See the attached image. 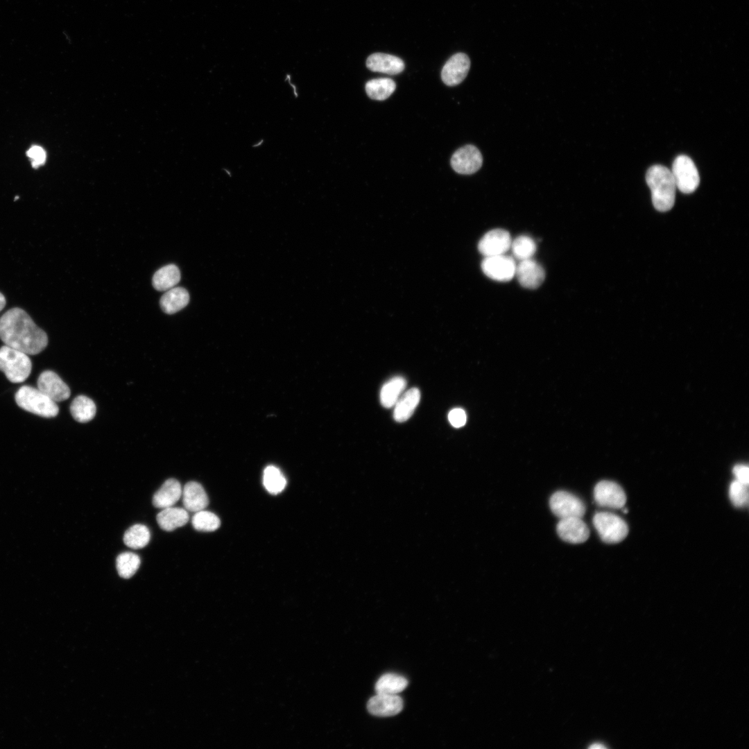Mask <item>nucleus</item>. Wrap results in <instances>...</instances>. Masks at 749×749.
<instances>
[{
	"label": "nucleus",
	"mask_w": 749,
	"mask_h": 749,
	"mask_svg": "<svg viewBox=\"0 0 749 749\" xmlns=\"http://www.w3.org/2000/svg\"><path fill=\"white\" fill-rule=\"evenodd\" d=\"M6 303L4 295L0 293V311L5 307Z\"/></svg>",
	"instance_id": "nucleus-37"
},
{
	"label": "nucleus",
	"mask_w": 749,
	"mask_h": 749,
	"mask_svg": "<svg viewBox=\"0 0 749 749\" xmlns=\"http://www.w3.org/2000/svg\"><path fill=\"white\" fill-rule=\"evenodd\" d=\"M515 258L522 261L531 259L536 252L535 241L527 235H520L512 241L510 248Z\"/></svg>",
	"instance_id": "nucleus-29"
},
{
	"label": "nucleus",
	"mask_w": 749,
	"mask_h": 749,
	"mask_svg": "<svg viewBox=\"0 0 749 749\" xmlns=\"http://www.w3.org/2000/svg\"><path fill=\"white\" fill-rule=\"evenodd\" d=\"M553 513L560 519L583 517L585 513L583 501L576 495L567 491H557L549 500Z\"/></svg>",
	"instance_id": "nucleus-7"
},
{
	"label": "nucleus",
	"mask_w": 749,
	"mask_h": 749,
	"mask_svg": "<svg viewBox=\"0 0 749 749\" xmlns=\"http://www.w3.org/2000/svg\"><path fill=\"white\" fill-rule=\"evenodd\" d=\"M367 67L376 72L395 75L404 69L403 60L393 55L375 53L368 56L366 60Z\"/></svg>",
	"instance_id": "nucleus-17"
},
{
	"label": "nucleus",
	"mask_w": 749,
	"mask_h": 749,
	"mask_svg": "<svg viewBox=\"0 0 749 749\" xmlns=\"http://www.w3.org/2000/svg\"><path fill=\"white\" fill-rule=\"evenodd\" d=\"M191 523L196 530L205 532L214 531L221 525V521L217 515L204 510L196 512L192 517Z\"/></svg>",
	"instance_id": "nucleus-32"
},
{
	"label": "nucleus",
	"mask_w": 749,
	"mask_h": 749,
	"mask_svg": "<svg viewBox=\"0 0 749 749\" xmlns=\"http://www.w3.org/2000/svg\"><path fill=\"white\" fill-rule=\"evenodd\" d=\"M483 273L489 278L498 282H508L515 277L516 264L515 259L505 254L485 257L481 263Z\"/></svg>",
	"instance_id": "nucleus-8"
},
{
	"label": "nucleus",
	"mask_w": 749,
	"mask_h": 749,
	"mask_svg": "<svg viewBox=\"0 0 749 749\" xmlns=\"http://www.w3.org/2000/svg\"><path fill=\"white\" fill-rule=\"evenodd\" d=\"M748 485L739 481H733L729 488V497L733 505L738 508L745 507L748 504Z\"/></svg>",
	"instance_id": "nucleus-33"
},
{
	"label": "nucleus",
	"mask_w": 749,
	"mask_h": 749,
	"mask_svg": "<svg viewBox=\"0 0 749 749\" xmlns=\"http://www.w3.org/2000/svg\"><path fill=\"white\" fill-rule=\"evenodd\" d=\"M32 363L26 353L3 345L0 348V370L12 383H21L30 375Z\"/></svg>",
	"instance_id": "nucleus-4"
},
{
	"label": "nucleus",
	"mask_w": 749,
	"mask_h": 749,
	"mask_svg": "<svg viewBox=\"0 0 749 749\" xmlns=\"http://www.w3.org/2000/svg\"><path fill=\"white\" fill-rule=\"evenodd\" d=\"M515 276L524 288L535 289L544 282L545 272L542 266L531 258L519 261L516 264Z\"/></svg>",
	"instance_id": "nucleus-14"
},
{
	"label": "nucleus",
	"mask_w": 749,
	"mask_h": 749,
	"mask_svg": "<svg viewBox=\"0 0 749 749\" xmlns=\"http://www.w3.org/2000/svg\"><path fill=\"white\" fill-rule=\"evenodd\" d=\"M594 497L599 506L611 508H621L626 501L622 488L610 481L599 482L594 487Z\"/></svg>",
	"instance_id": "nucleus-11"
},
{
	"label": "nucleus",
	"mask_w": 749,
	"mask_h": 749,
	"mask_svg": "<svg viewBox=\"0 0 749 749\" xmlns=\"http://www.w3.org/2000/svg\"><path fill=\"white\" fill-rule=\"evenodd\" d=\"M181 497L184 509L190 512L205 510L209 503L203 487L196 481H189L184 485Z\"/></svg>",
	"instance_id": "nucleus-18"
},
{
	"label": "nucleus",
	"mask_w": 749,
	"mask_h": 749,
	"mask_svg": "<svg viewBox=\"0 0 749 749\" xmlns=\"http://www.w3.org/2000/svg\"><path fill=\"white\" fill-rule=\"evenodd\" d=\"M407 685L408 681L403 676L387 673L377 680L375 691L377 694L397 695L404 690Z\"/></svg>",
	"instance_id": "nucleus-27"
},
{
	"label": "nucleus",
	"mask_w": 749,
	"mask_h": 749,
	"mask_svg": "<svg viewBox=\"0 0 749 749\" xmlns=\"http://www.w3.org/2000/svg\"><path fill=\"white\" fill-rule=\"evenodd\" d=\"M395 87V83L392 79L380 78L368 81L365 84V92L370 98L383 101L394 92Z\"/></svg>",
	"instance_id": "nucleus-26"
},
{
	"label": "nucleus",
	"mask_w": 749,
	"mask_h": 749,
	"mask_svg": "<svg viewBox=\"0 0 749 749\" xmlns=\"http://www.w3.org/2000/svg\"><path fill=\"white\" fill-rule=\"evenodd\" d=\"M27 156L31 159L33 167L42 165L46 160L44 150L38 146H33L27 152Z\"/></svg>",
	"instance_id": "nucleus-34"
},
{
	"label": "nucleus",
	"mask_w": 749,
	"mask_h": 749,
	"mask_svg": "<svg viewBox=\"0 0 749 749\" xmlns=\"http://www.w3.org/2000/svg\"><path fill=\"white\" fill-rule=\"evenodd\" d=\"M733 473L736 477V480L740 483L748 485L749 483V469L747 465L743 464H739L734 467Z\"/></svg>",
	"instance_id": "nucleus-36"
},
{
	"label": "nucleus",
	"mask_w": 749,
	"mask_h": 749,
	"mask_svg": "<svg viewBox=\"0 0 749 749\" xmlns=\"http://www.w3.org/2000/svg\"><path fill=\"white\" fill-rule=\"evenodd\" d=\"M451 166L458 173L470 175L481 167L483 157L479 150L469 144L458 148L451 158Z\"/></svg>",
	"instance_id": "nucleus-9"
},
{
	"label": "nucleus",
	"mask_w": 749,
	"mask_h": 749,
	"mask_svg": "<svg viewBox=\"0 0 749 749\" xmlns=\"http://www.w3.org/2000/svg\"><path fill=\"white\" fill-rule=\"evenodd\" d=\"M37 383V388L55 402L67 399L70 396L69 386L51 370L42 372Z\"/></svg>",
	"instance_id": "nucleus-13"
},
{
	"label": "nucleus",
	"mask_w": 749,
	"mask_h": 749,
	"mask_svg": "<svg viewBox=\"0 0 749 749\" xmlns=\"http://www.w3.org/2000/svg\"><path fill=\"white\" fill-rule=\"evenodd\" d=\"M646 181L654 207L660 212L670 210L674 205L677 189L671 170L662 165H653L646 172Z\"/></svg>",
	"instance_id": "nucleus-2"
},
{
	"label": "nucleus",
	"mask_w": 749,
	"mask_h": 749,
	"mask_svg": "<svg viewBox=\"0 0 749 749\" xmlns=\"http://www.w3.org/2000/svg\"><path fill=\"white\" fill-rule=\"evenodd\" d=\"M189 302L188 291L182 287L169 289L160 298V307L167 314H173L185 307Z\"/></svg>",
	"instance_id": "nucleus-22"
},
{
	"label": "nucleus",
	"mask_w": 749,
	"mask_h": 749,
	"mask_svg": "<svg viewBox=\"0 0 749 749\" xmlns=\"http://www.w3.org/2000/svg\"><path fill=\"white\" fill-rule=\"evenodd\" d=\"M448 419L453 427L456 428H459L465 424L467 421V415L463 409L460 408H455L451 410L449 413Z\"/></svg>",
	"instance_id": "nucleus-35"
},
{
	"label": "nucleus",
	"mask_w": 749,
	"mask_h": 749,
	"mask_svg": "<svg viewBox=\"0 0 749 749\" xmlns=\"http://www.w3.org/2000/svg\"><path fill=\"white\" fill-rule=\"evenodd\" d=\"M180 280V272L174 264L164 266L157 270L153 276L152 284L157 291L172 289Z\"/></svg>",
	"instance_id": "nucleus-24"
},
{
	"label": "nucleus",
	"mask_w": 749,
	"mask_h": 749,
	"mask_svg": "<svg viewBox=\"0 0 749 749\" xmlns=\"http://www.w3.org/2000/svg\"><path fill=\"white\" fill-rule=\"evenodd\" d=\"M263 483L268 492L277 494L284 489L286 480L277 467L269 465L264 471Z\"/></svg>",
	"instance_id": "nucleus-30"
},
{
	"label": "nucleus",
	"mask_w": 749,
	"mask_h": 749,
	"mask_svg": "<svg viewBox=\"0 0 749 749\" xmlns=\"http://www.w3.org/2000/svg\"><path fill=\"white\" fill-rule=\"evenodd\" d=\"M509 232L503 229H494L485 233L478 243V250L484 257L503 255L511 246Z\"/></svg>",
	"instance_id": "nucleus-10"
},
{
	"label": "nucleus",
	"mask_w": 749,
	"mask_h": 749,
	"mask_svg": "<svg viewBox=\"0 0 749 749\" xmlns=\"http://www.w3.org/2000/svg\"><path fill=\"white\" fill-rule=\"evenodd\" d=\"M182 488L180 482L175 479H169L164 481L153 497V504L158 508L173 506L181 497Z\"/></svg>",
	"instance_id": "nucleus-20"
},
{
	"label": "nucleus",
	"mask_w": 749,
	"mask_h": 749,
	"mask_svg": "<svg viewBox=\"0 0 749 749\" xmlns=\"http://www.w3.org/2000/svg\"><path fill=\"white\" fill-rule=\"evenodd\" d=\"M593 524L601 539L608 544L620 542L628 533V527L626 522L612 513H596L593 517Z\"/></svg>",
	"instance_id": "nucleus-5"
},
{
	"label": "nucleus",
	"mask_w": 749,
	"mask_h": 749,
	"mask_svg": "<svg viewBox=\"0 0 749 749\" xmlns=\"http://www.w3.org/2000/svg\"><path fill=\"white\" fill-rule=\"evenodd\" d=\"M470 67V60L463 53L453 55L444 64L441 78L448 86L460 84L466 77Z\"/></svg>",
	"instance_id": "nucleus-12"
},
{
	"label": "nucleus",
	"mask_w": 749,
	"mask_h": 749,
	"mask_svg": "<svg viewBox=\"0 0 749 749\" xmlns=\"http://www.w3.org/2000/svg\"><path fill=\"white\" fill-rule=\"evenodd\" d=\"M556 530L562 540L571 544L583 543L589 535V530L581 517L560 519Z\"/></svg>",
	"instance_id": "nucleus-15"
},
{
	"label": "nucleus",
	"mask_w": 749,
	"mask_h": 749,
	"mask_svg": "<svg viewBox=\"0 0 749 749\" xmlns=\"http://www.w3.org/2000/svg\"><path fill=\"white\" fill-rule=\"evenodd\" d=\"M671 173L676 188L684 193H693L698 187L700 177L697 168L692 160L685 155H680L674 160Z\"/></svg>",
	"instance_id": "nucleus-6"
},
{
	"label": "nucleus",
	"mask_w": 749,
	"mask_h": 749,
	"mask_svg": "<svg viewBox=\"0 0 749 749\" xmlns=\"http://www.w3.org/2000/svg\"><path fill=\"white\" fill-rule=\"evenodd\" d=\"M189 518L186 509L172 506L163 508L156 517L158 525L166 531H172L185 525Z\"/></svg>",
	"instance_id": "nucleus-21"
},
{
	"label": "nucleus",
	"mask_w": 749,
	"mask_h": 749,
	"mask_svg": "<svg viewBox=\"0 0 749 749\" xmlns=\"http://www.w3.org/2000/svg\"><path fill=\"white\" fill-rule=\"evenodd\" d=\"M15 402L22 409L44 417H54L59 412L56 402L30 386H21L15 393Z\"/></svg>",
	"instance_id": "nucleus-3"
},
{
	"label": "nucleus",
	"mask_w": 749,
	"mask_h": 749,
	"mask_svg": "<svg viewBox=\"0 0 749 749\" xmlns=\"http://www.w3.org/2000/svg\"><path fill=\"white\" fill-rule=\"evenodd\" d=\"M140 565V558L132 552L120 553L116 560V567L119 575L123 578L132 577Z\"/></svg>",
	"instance_id": "nucleus-31"
},
{
	"label": "nucleus",
	"mask_w": 749,
	"mask_h": 749,
	"mask_svg": "<svg viewBox=\"0 0 749 749\" xmlns=\"http://www.w3.org/2000/svg\"><path fill=\"white\" fill-rule=\"evenodd\" d=\"M589 748H592V749H596V748H599L600 749V748H604L605 746L601 745V744L594 743V744H592Z\"/></svg>",
	"instance_id": "nucleus-38"
},
{
	"label": "nucleus",
	"mask_w": 749,
	"mask_h": 749,
	"mask_svg": "<svg viewBox=\"0 0 749 749\" xmlns=\"http://www.w3.org/2000/svg\"><path fill=\"white\" fill-rule=\"evenodd\" d=\"M150 538V533L147 526L143 524H135L130 526L123 535L125 544L134 549L146 546Z\"/></svg>",
	"instance_id": "nucleus-28"
},
{
	"label": "nucleus",
	"mask_w": 749,
	"mask_h": 749,
	"mask_svg": "<svg viewBox=\"0 0 749 749\" xmlns=\"http://www.w3.org/2000/svg\"><path fill=\"white\" fill-rule=\"evenodd\" d=\"M0 338L6 345L29 355L40 353L48 344L46 332L19 307L8 310L0 318Z\"/></svg>",
	"instance_id": "nucleus-1"
},
{
	"label": "nucleus",
	"mask_w": 749,
	"mask_h": 749,
	"mask_svg": "<svg viewBox=\"0 0 749 749\" xmlns=\"http://www.w3.org/2000/svg\"><path fill=\"white\" fill-rule=\"evenodd\" d=\"M96 411V407L93 400L85 395L75 397L70 406V412L74 419L82 423L92 420Z\"/></svg>",
	"instance_id": "nucleus-25"
},
{
	"label": "nucleus",
	"mask_w": 749,
	"mask_h": 749,
	"mask_svg": "<svg viewBox=\"0 0 749 749\" xmlns=\"http://www.w3.org/2000/svg\"><path fill=\"white\" fill-rule=\"evenodd\" d=\"M420 400V391L412 388L403 393L394 405L393 417L398 422H405L413 415Z\"/></svg>",
	"instance_id": "nucleus-19"
},
{
	"label": "nucleus",
	"mask_w": 749,
	"mask_h": 749,
	"mask_svg": "<svg viewBox=\"0 0 749 749\" xmlns=\"http://www.w3.org/2000/svg\"><path fill=\"white\" fill-rule=\"evenodd\" d=\"M406 387V381L401 376H396L389 379L383 385L380 391L381 405L385 408L394 406Z\"/></svg>",
	"instance_id": "nucleus-23"
},
{
	"label": "nucleus",
	"mask_w": 749,
	"mask_h": 749,
	"mask_svg": "<svg viewBox=\"0 0 749 749\" xmlns=\"http://www.w3.org/2000/svg\"><path fill=\"white\" fill-rule=\"evenodd\" d=\"M402 699L397 695L377 694L368 702V712L377 716H391L399 714L403 709Z\"/></svg>",
	"instance_id": "nucleus-16"
}]
</instances>
